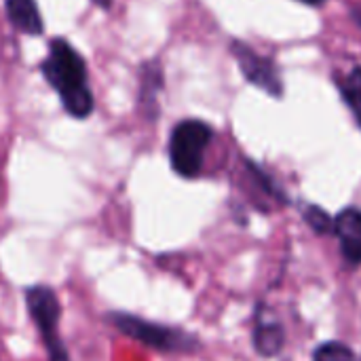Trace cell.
<instances>
[{
	"label": "cell",
	"instance_id": "obj_11",
	"mask_svg": "<svg viewBox=\"0 0 361 361\" xmlns=\"http://www.w3.org/2000/svg\"><path fill=\"white\" fill-rule=\"evenodd\" d=\"M315 361H357V357L341 343H326L315 351Z\"/></svg>",
	"mask_w": 361,
	"mask_h": 361
},
{
	"label": "cell",
	"instance_id": "obj_9",
	"mask_svg": "<svg viewBox=\"0 0 361 361\" xmlns=\"http://www.w3.org/2000/svg\"><path fill=\"white\" fill-rule=\"evenodd\" d=\"M254 347L264 357L277 355L283 347V328L275 322H258L254 330Z\"/></svg>",
	"mask_w": 361,
	"mask_h": 361
},
{
	"label": "cell",
	"instance_id": "obj_1",
	"mask_svg": "<svg viewBox=\"0 0 361 361\" xmlns=\"http://www.w3.org/2000/svg\"><path fill=\"white\" fill-rule=\"evenodd\" d=\"M42 76L57 91L63 110L74 118H87L93 112V93L87 82V63L66 40L53 38L49 55L40 63Z\"/></svg>",
	"mask_w": 361,
	"mask_h": 361
},
{
	"label": "cell",
	"instance_id": "obj_14",
	"mask_svg": "<svg viewBox=\"0 0 361 361\" xmlns=\"http://www.w3.org/2000/svg\"><path fill=\"white\" fill-rule=\"evenodd\" d=\"M300 2H307V4H322L324 0H300Z\"/></svg>",
	"mask_w": 361,
	"mask_h": 361
},
{
	"label": "cell",
	"instance_id": "obj_3",
	"mask_svg": "<svg viewBox=\"0 0 361 361\" xmlns=\"http://www.w3.org/2000/svg\"><path fill=\"white\" fill-rule=\"evenodd\" d=\"M25 307L47 351V361H72L59 336L61 302L57 292L51 286H30L25 290Z\"/></svg>",
	"mask_w": 361,
	"mask_h": 361
},
{
	"label": "cell",
	"instance_id": "obj_10",
	"mask_svg": "<svg viewBox=\"0 0 361 361\" xmlns=\"http://www.w3.org/2000/svg\"><path fill=\"white\" fill-rule=\"evenodd\" d=\"M343 95L361 125V68H355L343 82Z\"/></svg>",
	"mask_w": 361,
	"mask_h": 361
},
{
	"label": "cell",
	"instance_id": "obj_15",
	"mask_svg": "<svg viewBox=\"0 0 361 361\" xmlns=\"http://www.w3.org/2000/svg\"><path fill=\"white\" fill-rule=\"evenodd\" d=\"M353 17H355V21L361 25V11H355V15H353Z\"/></svg>",
	"mask_w": 361,
	"mask_h": 361
},
{
	"label": "cell",
	"instance_id": "obj_13",
	"mask_svg": "<svg viewBox=\"0 0 361 361\" xmlns=\"http://www.w3.org/2000/svg\"><path fill=\"white\" fill-rule=\"evenodd\" d=\"M93 2H95L97 6H102V8H110L114 0H93Z\"/></svg>",
	"mask_w": 361,
	"mask_h": 361
},
{
	"label": "cell",
	"instance_id": "obj_5",
	"mask_svg": "<svg viewBox=\"0 0 361 361\" xmlns=\"http://www.w3.org/2000/svg\"><path fill=\"white\" fill-rule=\"evenodd\" d=\"M233 55L239 61L241 74L256 87L264 89L267 93L279 97L283 93V85H281V76L275 70L273 61L258 55L252 47L243 44V42H233Z\"/></svg>",
	"mask_w": 361,
	"mask_h": 361
},
{
	"label": "cell",
	"instance_id": "obj_8",
	"mask_svg": "<svg viewBox=\"0 0 361 361\" xmlns=\"http://www.w3.org/2000/svg\"><path fill=\"white\" fill-rule=\"evenodd\" d=\"M163 89V72L159 63H146L140 74V110L146 114L157 112V95Z\"/></svg>",
	"mask_w": 361,
	"mask_h": 361
},
{
	"label": "cell",
	"instance_id": "obj_2",
	"mask_svg": "<svg viewBox=\"0 0 361 361\" xmlns=\"http://www.w3.org/2000/svg\"><path fill=\"white\" fill-rule=\"evenodd\" d=\"M112 328H116L121 334H125L131 341L142 343L148 349L161 351V353H190L199 347V341L173 326H163L157 322H148L144 317L123 313V311H112L106 317Z\"/></svg>",
	"mask_w": 361,
	"mask_h": 361
},
{
	"label": "cell",
	"instance_id": "obj_12",
	"mask_svg": "<svg viewBox=\"0 0 361 361\" xmlns=\"http://www.w3.org/2000/svg\"><path fill=\"white\" fill-rule=\"evenodd\" d=\"M305 220L309 222V226L315 231V233H330V228H334L332 226V218L322 209V207H307V212H305Z\"/></svg>",
	"mask_w": 361,
	"mask_h": 361
},
{
	"label": "cell",
	"instance_id": "obj_6",
	"mask_svg": "<svg viewBox=\"0 0 361 361\" xmlns=\"http://www.w3.org/2000/svg\"><path fill=\"white\" fill-rule=\"evenodd\" d=\"M343 256L349 264H361V212L355 207L343 209L334 220Z\"/></svg>",
	"mask_w": 361,
	"mask_h": 361
},
{
	"label": "cell",
	"instance_id": "obj_4",
	"mask_svg": "<svg viewBox=\"0 0 361 361\" xmlns=\"http://www.w3.org/2000/svg\"><path fill=\"white\" fill-rule=\"evenodd\" d=\"M214 137L207 123L188 118L173 127L169 137V163L180 178L192 180L203 169V157Z\"/></svg>",
	"mask_w": 361,
	"mask_h": 361
},
{
	"label": "cell",
	"instance_id": "obj_7",
	"mask_svg": "<svg viewBox=\"0 0 361 361\" xmlns=\"http://www.w3.org/2000/svg\"><path fill=\"white\" fill-rule=\"evenodd\" d=\"M4 11L13 27L27 36H40L44 32V21L36 0H4Z\"/></svg>",
	"mask_w": 361,
	"mask_h": 361
}]
</instances>
